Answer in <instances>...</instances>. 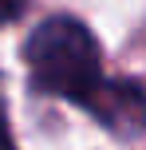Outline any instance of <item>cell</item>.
<instances>
[{"label": "cell", "mask_w": 146, "mask_h": 150, "mask_svg": "<svg viewBox=\"0 0 146 150\" xmlns=\"http://www.w3.org/2000/svg\"><path fill=\"white\" fill-rule=\"evenodd\" d=\"M24 59H28L32 83L39 91L71 99V103H79L103 79L99 75V44L87 32V24L71 20V16L44 20L24 44Z\"/></svg>", "instance_id": "6da1fadb"}, {"label": "cell", "mask_w": 146, "mask_h": 150, "mask_svg": "<svg viewBox=\"0 0 146 150\" xmlns=\"http://www.w3.org/2000/svg\"><path fill=\"white\" fill-rule=\"evenodd\" d=\"M79 107L99 119V127H107L118 138H138L146 130V87L134 79H99Z\"/></svg>", "instance_id": "7a4b0ae2"}, {"label": "cell", "mask_w": 146, "mask_h": 150, "mask_svg": "<svg viewBox=\"0 0 146 150\" xmlns=\"http://www.w3.org/2000/svg\"><path fill=\"white\" fill-rule=\"evenodd\" d=\"M24 4H28V0H0V24L16 20V16L24 12Z\"/></svg>", "instance_id": "3957f363"}, {"label": "cell", "mask_w": 146, "mask_h": 150, "mask_svg": "<svg viewBox=\"0 0 146 150\" xmlns=\"http://www.w3.org/2000/svg\"><path fill=\"white\" fill-rule=\"evenodd\" d=\"M0 150H16L12 146V134H8V122H4V111H0Z\"/></svg>", "instance_id": "277c9868"}]
</instances>
